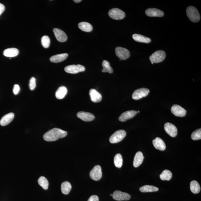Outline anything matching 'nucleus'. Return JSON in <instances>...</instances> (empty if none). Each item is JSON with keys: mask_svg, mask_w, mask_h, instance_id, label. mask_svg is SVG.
I'll use <instances>...</instances> for the list:
<instances>
[{"mask_svg": "<svg viewBox=\"0 0 201 201\" xmlns=\"http://www.w3.org/2000/svg\"><path fill=\"white\" fill-rule=\"evenodd\" d=\"M67 132L59 128H54L49 131L43 136L44 140L47 142L55 141L59 139L66 137Z\"/></svg>", "mask_w": 201, "mask_h": 201, "instance_id": "nucleus-1", "label": "nucleus"}, {"mask_svg": "<svg viewBox=\"0 0 201 201\" xmlns=\"http://www.w3.org/2000/svg\"><path fill=\"white\" fill-rule=\"evenodd\" d=\"M187 17L189 20L193 22H197L200 21V14L196 8L193 6H189L186 10Z\"/></svg>", "mask_w": 201, "mask_h": 201, "instance_id": "nucleus-2", "label": "nucleus"}, {"mask_svg": "<svg viewBox=\"0 0 201 201\" xmlns=\"http://www.w3.org/2000/svg\"><path fill=\"white\" fill-rule=\"evenodd\" d=\"M126 135V132L123 130L117 131L111 136L109 141L111 143H116L119 142L124 138Z\"/></svg>", "mask_w": 201, "mask_h": 201, "instance_id": "nucleus-3", "label": "nucleus"}, {"mask_svg": "<svg viewBox=\"0 0 201 201\" xmlns=\"http://www.w3.org/2000/svg\"><path fill=\"white\" fill-rule=\"evenodd\" d=\"M166 57V53L163 50H158L154 52L150 57L149 59L152 64L162 62Z\"/></svg>", "mask_w": 201, "mask_h": 201, "instance_id": "nucleus-4", "label": "nucleus"}, {"mask_svg": "<svg viewBox=\"0 0 201 201\" xmlns=\"http://www.w3.org/2000/svg\"><path fill=\"white\" fill-rule=\"evenodd\" d=\"M109 17L115 20H121L125 18L126 14L122 10L118 8H113L109 10Z\"/></svg>", "mask_w": 201, "mask_h": 201, "instance_id": "nucleus-5", "label": "nucleus"}, {"mask_svg": "<svg viewBox=\"0 0 201 201\" xmlns=\"http://www.w3.org/2000/svg\"><path fill=\"white\" fill-rule=\"evenodd\" d=\"M85 70L84 66L80 65H71L65 68V71L67 73L71 74H76L80 72H84Z\"/></svg>", "mask_w": 201, "mask_h": 201, "instance_id": "nucleus-6", "label": "nucleus"}, {"mask_svg": "<svg viewBox=\"0 0 201 201\" xmlns=\"http://www.w3.org/2000/svg\"><path fill=\"white\" fill-rule=\"evenodd\" d=\"M149 92V90L147 88H140L134 91L132 95V99L135 100H138L143 97H146Z\"/></svg>", "mask_w": 201, "mask_h": 201, "instance_id": "nucleus-7", "label": "nucleus"}, {"mask_svg": "<svg viewBox=\"0 0 201 201\" xmlns=\"http://www.w3.org/2000/svg\"><path fill=\"white\" fill-rule=\"evenodd\" d=\"M116 55L121 60H125L129 58L130 53L125 48L117 47L115 49Z\"/></svg>", "mask_w": 201, "mask_h": 201, "instance_id": "nucleus-8", "label": "nucleus"}, {"mask_svg": "<svg viewBox=\"0 0 201 201\" xmlns=\"http://www.w3.org/2000/svg\"><path fill=\"white\" fill-rule=\"evenodd\" d=\"M90 176L91 179L95 181H99L102 176V172L100 166L97 165L95 166L90 173Z\"/></svg>", "mask_w": 201, "mask_h": 201, "instance_id": "nucleus-9", "label": "nucleus"}, {"mask_svg": "<svg viewBox=\"0 0 201 201\" xmlns=\"http://www.w3.org/2000/svg\"><path fill=\"white\" fill-rule=\"evenodd\" d=\"M112 197L114 200L117 201L128 200L131 198L129 194L118 190L113 193Z\"/></svg>", "mask_w": 201, "mask_h": 201, "instance_id": "nucleus-10", "label": "nucleus"}, {"mask_svg": "<svg viewBox=\"0 0 201 201\" xmlns=\"http://www.w3.org/2000/svg\"><path fill=\"white\" fill-rule=\"evenodd\" d=\"M171 112L176 116L183 117L186 116L187 111L181 106L178 105H173L171 108Z\"/></svg>", "mask_w": 201, "mask_h": 201, "instance_id": "nucleus-11", "label": "nucleus"}, {"mask_svg": "<svg viewBox=\"0 0 201 201\" xmlns=\"http://www.w3.org/2000/svg\"><path fill=\"white\" fill-rule=\"evenodd\" d=\"M164 129L166 133L171 137H175L177 135V128L174 125L169 122L165 124Z\"/></svg>", "mask_w": 201, "mask_h": 201, "instance_id": "nucleus-12", "label": "nucleus"}, {"mask_svg": "<svg viewBox=\"0 0 201 201\" xmlns=\"http://www.w3.org/2000/svg\"><path fill=\"white\" fill-rule=\"evenodd\" d=\"M53 32L57 40L59 42H63L66 41L68 37L66 33L60 29L55 28Z\"/></svg>", "mask_w": 201, "mask_h": 201, "instance_id": "nucleus-13", "label": "nucleus"}, {"mask_svg": "<svg viewBox=\"0 0 201 201\" xmlns=\"http://www.w3.org/2000/svg\"><path fill=\"white\" fill-rule=\"evenodd\" d=\"M145 13L147 16L149 17H161L164 15L163 11L154 8L147 9L145 11Z\"/></svg>", "mask_w": 201, "mask_h": 201, "instance_id": "nucleus-14", "label": "nucleus"}, {"mask_svg": "<svg viewBox=\"0 0 201 201\" xmlns=\"http://www.w3.org/2000/svg\"><path fill=\"white\" fill-rule=\"evenodd\" d=\"M138 113L136 111L131 110L124 112L119 117V120L120 122H125L129 119L133 118Z\"/></svg>", "mask_w": 201, "mask_h": 201, "instance_id": "nucleus-15", "label": "nucleus"}, {"mask_svg": "<svg viewBox=\"0 0 201 201\" xmlns=\"http://www.w3.org/2000/svg\"><path fill=\"white\" fill-rule=\"evenodd\" d=\"M77 116L79 119L85 122L92 121L95 119V117L93 114L86 112H79L77 114Z\"/></svg>", "mask_w": 201, "mask_h": 201, "instance_id": "nucleus-16", "label": "nucleus"}, {"mask_svg": "<svg viewBox=\"0 0 201 201\" xmlns=\"http://www.w3.org/2000/svg\"><path fill=\"white\" fill-rule=\"evenodd\" d=\"M89 94L91 101L94 102H99L102 100V95L95 89H91L90 90Z\"/></svg>", "mask_w": 201, "mask_h": 201, "instance_id": "nucleus-17", "label": "nucleus"}, {"mask_svg": "<svg viewBox=\"0 0 201 201\" xmlns=\"http://www.w3.org/2000/svg\"><path fill=\"white\" fill-rule=\"evenodd\" d=\"M153 144L155 148L160 151H163L166 149V144L163 140L159 138H156L153 140Z\"/></svg>", "mask_w": 201, "mask_h": 201, "instance_id": "nucleus-18", "label": "nucleus"}, {"mask_svg": "<svg viewBox=\"0 0 201 201\" xmlns=\"http://www.w3.org/2000/svg\"><path fill=\"white\" fill-rule=\"evenodd\" d=\"M14 117V114L13 112H11L5 115L0 120V125L2 126H5L8 125L12 121Z\"/></svg>", "mask_w": 201, "mask_h": 201, "instance_id": "nucleus-19", "label": "nucleus"}, {"mask_svg": "<svg viewBox=\"0 0 201 201\" xmlns=\"http://www.w3.org/2000/svg\"><path fill=\"white\" fill-rule=\"evenodd\" d=\"M144 156L141 152H138L134 157L133 165L134 167L137 168L142 163Z\"/></svg>", "mask_w": 201, "mask_h": 201, "instance_id": "nucleus-20", "label": "nucleus"}, {"mask_svg": "<svg viewBox=\"0 0 201 201\" xmlns=\"http://www.w3.org/2000/svg\"><path fill=\"white\" fill-rule=\"evenodd\" d=\"M68 56V55L67 53L53 55L51 57L50 60L52 62L59 63L66 60Z\"/></svg>", "mask_w": 201, "mask_h": 201, "instance_id": "nucleus-21", "label": "nucleus"}, {"mask_svg": "<svg viewBox=\"0 0 201 201\" xmlns=\"http://www.w3.org/2000/svg\"><path fill=\"white\" fill-rule=\"evenodd\" d=\"M132 37L135 41L143 43H149L151 42V39L139 34H134Z\"/></svg>", "mask_w": 201, "mask_h": 201, "instance_id": "nucleus-22", "label": "nucleus"}, {"mask_svg": "<svg viewBox=\"0 0 201 201\" xmlns=\"http://www.w3.org/2000/svg\"><path fill=\"white\" fill-rule=\"evenodd\" d=\"M67 92H68V89L65 86H60L55 92V97L59 99H62L66 96Z\"/></svg>", "mask_w": 201, "mask_h": 201, "instance_id": "nucleus-23", "label": "nucleus"}, {"mask_svg": "<svg viewBox=\"0 0 201 201\" xmlns=\"http://www.w3.org/2000/svg\"><path fill=\"white\" fill-rule=\"evenodd\" d=\"M19 53V51L18 49L11 48L5 50L4 52V55L5 56L11 58L17 56Z\"/></svg>", "mask_w": 201, "mask_h": 201, "instance_id": "nucleus-24", "label": "nucleus"}, {"mask_svg": "<svg viewBox=\"0 0 201 201\" xmlns=\"http://www.w3.org/2000/svg\"><path fill=\"white\" fill-rule=\"evenodd\" d=\"M78 27L81 30L85 32H89L92 30L93 27L92 25L89 23L85 22H80L78 24Z\"/></svg>", "mask_w": 201, "mask_h": 201, "instance_id": "nucleus-25", "label": "nucleus"}, {"mask_svg": "<svg viewBox=\"0 0 201 201\" xmlns=\"http://www.w3.org/2000/svg\"><path fill=\"white\" fill-rule=\"evenodd\" d=\"M190 189L191 192L194 194L199 193L201 190L200 184L196 181H191L190 184Z\"/></svg>", "mask_w": 201, "mask_h": 201, "instance_id": "nucleus-26", "label": "nucleus"}, {"mask_svg": "<svg viewBox=\"0 0 201 201\" xmlns=\"http://www.w3.org/2000/svg\"><path fill=\"white\" fill-rule=\"evenodd\" d=\"M71 185L68 181H65L62 184L61 191L63 194L66 195L68 194L71 191Z\"/></svg>", "mask_w": 201, "mask_h": 201, "instance_id": "nucleus-27", "label": "nucleus"}, {"mask_svg": "<svg viewBox=\"0 0 201 201\" xmlns=\"http://www.w3.org/2000/svg\"><path fill=\"white\" fill-rule=\"evenodd\" d=\"M140 192L143 193L152 192H157L159 189L154 186L146 185L140 188Z\"/></svg>", "mask_w": 201, "mask_h": 201, "instance_id": "nucleus-28", "label": "nucleus"}, {"mask_svg": "<svg viewBox=\"0 0 201 201\" xmlns=\"http://www.w3.org/2000/svg\"><path fill=\"white\" fill-rule=\"evenodd\" d=\"M172 173L168 170L166 169L163 171L160 175V179L163 181H169L172 177Z\"/></svg>", "mask_w": 201, "mask_h": 201, "instance_id": "nucleus-29", "label": "nucleus"}, {"mask_svg": "<svg viewBox=\"0 0 201 201\" xmlns=\"http://www.w3.org/2000/svg\"><path fill=\"white\" fill-rule=\"evenodd\" d=\"M102 66L103 68L102 70V72H108L110 73L113 72V69L110 66V63L107 60H105L103 61Z\"/></svg>", "mask_w": 201, "mask_h": 201, "instance_id": "nucleus-30", "label": "nucleus"}, {"mask_svg": "<svg viewBox=\"0 0 201 201\" xmlns=\"http://www.w3.org/2000/svg\"><path fill=\"white\" fill-rule=\"evenodd\" d=\"M123 162V160L122 155L120 153L115 155L114 158V163L116 167L120 168L122 167Z\"/></svg>", "mask_w": 201, "mask_h": 201, "instance_id": "nucleus-31", "label": "nucleus"}, {"mask_svg": "<svg viewBox=\"0 0 201 201\" xmlns=\"http://www.w3.org/2000/svg\"><path fill=\"white\" fill-rule=\"evenodd\" d=\"M38 183L41 186H42V188L45 189H47L49 187V182L47 179L44 176H41L39 178L38 180Z\"/></svg>", "mask_w": 201, "mask_h": 201, "instance_id": "nucleus-32", "label": "nucleus"}, {"mask_svg": "<svg viewBox=\"0 0 201 201\" xmlns=\"http://www.w3.org/2000/svg\"><path fill=\"white\" fill-rule=\"evenodd\" d=\"M41 42L42 46L45 48H48L50 46V40L48 36L45 35L42 37Z\"/></svg>", "mask_w": 201, "mask_h": 201, "instance_id": "nucleus-33", "label": "nucleus"}, {"mask_svg": "<svg viewBox=\"0 0 201 201\" xmlns=\"http://www.w3.org/2000/svg\"><path fill=\"white\" fill-rule=\"evenodd\" d=\"M191 138L193 140H195L201 139V129H198L193 132L191 135Z\"/></svg>", "mask_w": 201, "mask_h": 201, "instance_id": "nucleus-34", "label": "nucleus"}, {"mask_svg": "<svg viewBox=\"0 0 201 201\" xmlns=\"http://www.w3.org/2000/svg\"><path fill=\"white\" fill-rule=\"evenodd\" d=\"M36 86V83L35 78L32 77L31 78L29 83V87L31 90H33L35 89Z\"/></svg>", "mask_w": 201, "mask_h": 201, "instance_id": "nucleus-35", "label": "nucleus"}, {"mask_svg": "<svg viewBox=\"0 0 201 201\" xmlns=\"http://www.w3.org/2000/svg\"><path fill=\"white\" fill-rule=\"evenodd\" d=\"M20 87L18 85L15 84L14 85V88H13V93L15 95H17L18 94L20 91Z\"/></svg>", "mask_w": 201, "mask_h": 201, "instance_id": "nucleus-36", "label": "nucleus"}, {"mask_svg": "<svg viewBox=\"0 0 201 201\" xmlns=\"http://www.w3.org/2000/svg\"><path fill=\"white\" fill-rule=\"evenodd\" d=\"M99 198L97 196L92 195L90 197L88 201H99Z\"/></svg>", "mask_w": 201, "mask_h": 201, "instance_id": "nucleus-37", "label": "nucleus"}, {"mask_svg": "<svg viewBox=\"0 0 201 201\" xmlns=\"http://www.w3.org/2000/svg\"><path fill=\"white\" fill-rule=\"evenodd\" d=\"M5 9V6L2 4L0 3V15L4 12Z\"/></svg>", "mask_w": 201, "mask_h": 201, "instance_id": "nucleus-38", "label": "nucleus"}, {"mask_svg": "<svg viewBox=\"0 0 201 201\" xmlns=\"http://www.w3.org/2000/svg\"><path fill=\"white\" fill-rule=\"evenodd\" d=\"M74 1L75 2L78 3L81 2L82 1L81 0H74V1Z\"/></svg>", "mask_w": 201, "mask_h": 201, "instance_id": "nucleus-39", "label": "nucleus"}, {"mask_svg": "<svg viewBox=\"0 0 201 201\" xmlns=\"http://www.w3.org/2000/svg\"><path fill=\"white\" fill-rule=\"evenodd\" d=\"M138 112V113H139V112H140L139 111H138V112Z\"/></svg>", "mask_w": 201, "mask_h": 201, "instance_id": "nucleus-40", "label": "nucleus"}, {"mask_svg": "<svg viewBox=\"0 0 201 201\" xmlns=\"http://www.w3.org/2000/svg\"><path fill=\"white\" fill-rule=\"evenodd\" d=\"M110 195L111 196H112V194H111Z\"/></svg>", "mask_w": 201, "mask_h": 201, "instance_id": "nucleus-41", "label": "nucleus"}]
</instances>
